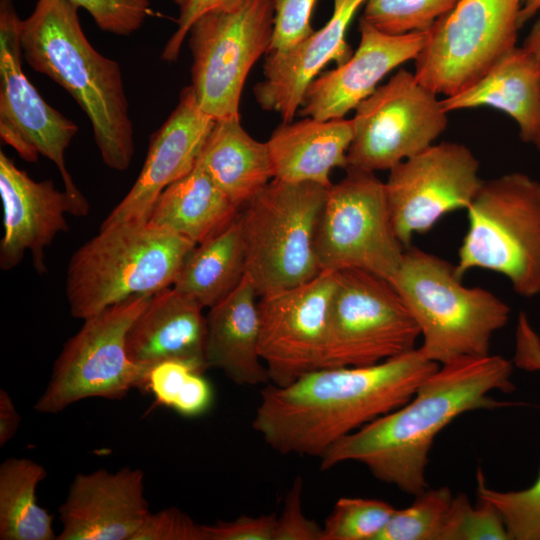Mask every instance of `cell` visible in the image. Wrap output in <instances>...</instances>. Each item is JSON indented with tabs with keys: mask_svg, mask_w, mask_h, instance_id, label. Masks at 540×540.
I'll list each match as a JSON object with an SVG mask.
<instances>
[{
	"mask_svg": "<svg viewBox=\"0 0 540 540\" xmlns=\"http://www.w3.org/2000/svg\"><path fill=\"white\" fill-rule=\"evenodd\" d=\"M439 365L418 348L375 365L318 368L261 391L253 429L273 450L321 457L341 438L399 408Z\"/></svg>",
	"mask_w": 540,
	"mask_h": 540,
	"instance_id": "6da1fadb",
	"label": "cell"
},
{
	"mask_svg": "<svg viewBox=\"0 0 540 540\" xmlns=\"http://www.w3.org/2000/svg\"><path fill=\"white\" fill-rule=\"evenodd\" d=\"M513 368V361L491 354L439 365L407 403L330 446L320 457L321 469L359 462L384 483L413 496L422 493L436 436L468 411L511 406L490 393L514 390Z\"/></svg>",
	"mask_w": 540,
	"mask_h": 540,
	"instance_id": "7a4b0ae2",
	"label": "cell"
},
{
	"mask_svg": "<svg viewBox=\"0 0 540 540\" xmlns=\"http://www.w3.org/2000/svg\"><path fill=\"white\" fill-rule=\"evenodd\" d=\"M78 9L68 0H38L20 22L23 55L79 104L104 164L124 171L134 156V132L120 67L90 44Z\"/></svg>",
	"mask_w": 540,
	"mask_h": 540,
	"instance_id": "3957f363",
	"label": "cell"
},
{
	"mask_svg": "<svg viewBox=\"0 0 540 540\" xmlns=\"http://www.w3.org/2000/svg\"><path fill=\"white\" fill-rule=\"evenodd\" d=\"M195 245L148 222L100 227L68 262L65 294L71 316L84 320L172 287Z\"/></svg>",
	"mask_w": 540,
	"mask_h": 540,
	"instance_id": "277c9868",
	"label": "cell"
},
{
	"mask_svg": "<svg viewBox=\"0 0 540 540\" xmlns=\"http://www.w3.org/2000/svg\"><path fill=\"white\" fill-rule=\"evenodd\" d=\"M389 281L419 327L418 350L438 365L489 355L492 336L510 317L509 306L494 293L464 285L455 265L416 247L405 249Z\"/></svg>",
	"mask_w": 540,
	"mask_h": 540,
	"instance_id": "5b68a950",
	"label": "cell"
},
{
	"mask_svg": "<svg viewBox=\"0 0 540 540\" xmlns=\"http://www.w3.org/2000/svg\"><path fill=\"white\" fill-rule=\"evenodd\" d=\"M328 188L272 179L239 211L245 275L259 297L304 284L321 272L315 237Z\"/></svg>",
	"mask_w": 540,
	"mask_h": 540,
	"instance_id": "8992f818",
	"label": "cell"
},
{
	"mask_svg": "<svg viewBox=\"0 0 540 540\" xmlns=\"http://www.w3.org/2000/svg\"><path fill=\"white\" fill-rule=\"evenodd\" d=\"M456 273L503 275L519 296L540 294V181L510 172L483 183L467 208Z\"/></svg>",
	"mask_w": 540,
	"mask_h": 540,
	"instance_id": "52a82bcc",
	"label": "cell"
},
{
	"mask_svg": "<svg viewBox=\"0 0 540 540\" xmlns=\"http://www.w3.org/2000/svg\"><path fill=\"white\" fill-rule=\"evenodd\" d=\"M152 295L132 297L86 319L64 344L34 410L55 414L91 397L120 400L144 388L146 373L129 358L128 330Z\"/></svg>",
	"mask_w": 540,
	"mask_h": 540,
	"instance_id": "ba28073f",
	"label": "cell"
},
{
	"mask_svg": "<svg viewBox=\"0 0 540 540\" xmlns=\"http://www.w3.org/2000/svg\"><path fill=\"white\" fill-rule=\"evenodd\" d=\"M419 327L392 283L337 272L320 368L375 365L416 349Z\"/></svg>",
	"mask_w": 540,
	"mask_h": 540,
	"instance_id": "9c48e42d",
	"label": "cell"
},
{
	"mask_svg": "<svg viewBox=\"0 0 540 540\" xmlns=\"http://www.w3.org/2000/svg\"><path fill=\"white\" fill-rule=\"evenodd\" d=\"M328 188L315 237L321 271H366L390 280L405 247L398 239L384 182L375 172L347 167Z\"/></svg>",
	"mask_w": 540,
	"mask_h": 540,
	"instance_id": "30bf717a",
	"label": "cell"
},
{
	"mask_svg": "<svg viewBox=\"0 0 540 540\" xmlns=\"http://www.w3.org/2000/svg\"><path fill=\"white\" fill-rule=\"evenodd\" d=\"M274 0H243L232 10H213L189 31L192 88L200 109L214 120L237 118L247 76L267 53Z\"/></svg>",
	"mask_w": 540,
	"mask_h": 540,
	"instance_id": "8fae6325",
	"label": "cell"
},
{
	"mask_svg": "<svg viewBox=\"0 0 540 540\" xmlns=\"http://www.w3.org/2000/svg\"><path fill=\"white\" fill-rule=\"evenodd\" d=\"M523 0H457L429 29L415 61L417 80L437 95L472 85L516 46Z\"/></svg>",
	"mask_w": 540,
	"mask_h": 540,
	"instance_id": "7c38bea8",
	"label": "cell"
},
{
	"mask_svg": "<svg viewBox=\"0 0 540 540\" xmlns=\"http://www.w3.org/2000/svg\"><path fill=\"white\" fill-rule=\"evenodd\" d=\"M437 96L414 73L398 70L355 108L347 167L390 170L434 144L448 126Z\"/></svg>",
	"mask_w": 540,
	"mask_h": 540,
	"instance_id": "4fadbf2b",
	"label": "cell"
},
{
	"mask_svg": "<svg viewBox=\"0 0 540 540\" xmlns=\"http://www.w3.org/2000/svg\"><path fill=\"white\" fill-rule=\"evenodd\" d=\"M20 22L12 0L0 1V137L27 162L39 155L59 170L72 215L85 216L90 205L72 180L65 151L77 125L51 107L22 70Z\"/></svg>",
	"mask_w": 540,
	"mask_h": 540,
	"instance_id": "5bb4252c",
	"label": "cell"
},
{
	"mask_svg": "<svg viewBox=\"0 0 540 540\" xmlns=\"http://www.w3.org/2000/svg\"><path fill=\"white\" fill-rule=\"evenodd\" d=\"M464 144L441 142L401 161L384 182L395 233L405 248L446 214L470 206L483 180Z\"/></svg>",
	"mask_w": 540,
	"mask_h": 540,
	"instance_id": "9a60e30c",
	"label": "cell"
},
{
	"mask_svg": "<svg viewBox=\"0 0 540 540\" xmlns=\"http://www.w3.org/2000/svg\"><path fill=\"white\" fill-rule=\"evenodd\" d=\"M337 272L260 297L259 352L270 383L286 386L320 368Z\"/></svg>",
	"mask_w": 540,
	"mask_h": 540,
	"instance_id": "2e32d148",
	"label": "cell"
},
{
	"mask_svg": "<svg viewBox=\"0 0 540 540\" xmlns=\"http://www.w3.org/2000/svg\"><path fill=\"white\" fill-rule=\"evenodd\" d=\"M215 121L200 109L192 86L183 88L176 108L151 135L134 185L100 227L147 222L165 188L193 170Z\"/></svg>",
	"mask_w": 540,
	"mask_h": 540,
	"instance_id": "e0dca14e",
	"label": "cell"
},
{
	"mask_svg": "<svg viewBox=\"0 0 540 540\" xmlns=\"http://www.w3.org/2000/svg\"><path fill=\"white\" fill-rule=\"evenodd\" d=\"M357 50L333 70L316 77L307 87L300 114L319 120L344 118L377 88L393 69L415 60L429 30L403 35L385 34L360 18Z\"/></svg>",
	"mask_w": 540,
	"mask_h": 540,
	"instance_id": "ac0fdd59",
	"label": "cell"
},
{
	"mask_svg": "<svg viewBox=\"0 0 540 540\" xmlns=\"http://www.w3.org/2000/svg\"><path fill=\"white\" fill-rule=\"evenodd\" d=\"M149 514L142 470L79 473L59 507L57 539L132 540Z\"/></svg>",
	"mask_w": 540,
	"mask_h": 540,
	"instance_id": "d6986e66",
	"label": "cell"
},
{
	"mask_svg": "<svg viewBox=\"0 0 540 540\" xmlns=\"http://www.w3.org/2000/svg\"><path fill=\"white\" fill-rule=\"evenodd\" d=\"M0 195L4 214L0 268L5 271L15 268L29 250L35 271L46 272L45 249L58 234L68 230L65 214L72 215L68 195L51 180H33L3 151L0 152Z\"/></svg>",
	"mask_w": 540,
	"mask_h": 540,
	"instance_id": "ffe728a7",
	"label": "cell"
},
{
	"mask_svg": "<svg viewBox=\"0 0 540 540\" xmlns=\"http://www.w3.org/2000/svg\"><path fill=\"white\" fill-rule=\"evenodd\" d=\"M366 0H334L329 21L293 48L270 52L263 66L264 79L254 88L262 109L291 122L307 87L331 60L345 62L351 55L345 35L358 8Z\"/></svg>",
	"mask_w": 540,
	"mask_h": 540,
	"instance_id": "44dd1931",
	"label": "cell"
},
{
	"mask_svg": "<svg viewBox=\"0 0 540 540\" xmlns=\"http://www.w3.org/2000/svg\"><path fill=\"white\" fill-rule=\"evenodd\" d=\"M207 322L203 308L173 286L151 296L130 326L126 349L147 375L155 365L183 361L204 373Z\"/></svg>",
	"mask_w": 540,
	"mask_h": 540,
	"instance_id": "7402d4cb",
	"label": "cell"
},
{
	"mask_svg": "<svg viewBox=\"0 0 540 540\" xmlns=\"http://www.w3.org/2000/svg\"><path fill=\"white\" fill-rule=\"evenodd\" d=\"M259 297L245 275L239 285L206 315L205 358L238 385L270 382L259 352Z\"/></svg>",
	"mask_w": 540,
	"mask_h": 540,
	"instance_id": "603a6c76",
	"label": "cell"
},
{
	"mask_svg": "<svg viewBox=\"0 0 540 540\" xmlns=\"http://www.w3.org/2000/svg\"><path fill=\"white\" fill-rule=\"evenodd\" d=\"M441 104L447 113L481 106L503 111L516 122L521 140L535 145L540 136V63L516 45L472 85Z\"/></svg>",
	"mask_w": 540,
	"mask_h": 540,
	"instance_id": "cb8c5ba5",
	"label": "cell"
},
{
	"mask_svg": "<svg viewBox=\"0 0 540 540\" xmlns=\"http://www.w3.org/2000/svg\"><path fill=\"white\" fill-rule=\"evenodd\" d=\"M352 139L351 119L306 117L297 122H283L266 142L273 179L330 187L331 171L348 166L347 153Z\"/></svg>",
	"mask_w": 540,
	"mask_h": 540,
	"instance_id": "d4e9b609",
	"label": "cell"
},
{
	"mask_svg": "<svg viewBox=\"0 0 540 540\" xmlns=\"http://www.w3.org/2000/svg\"><path fill=\"white\" fill-rule=\"evenodd\" d=\"M198 163L239 210L274 178L267 143L251 137L240 117L215 121Z\"/></svg>",
	"mask_w": 540,
	"mask_h": 540,
	"instance_id": "484cf974",
	"label": "cell"
},
{
	"mask_svg": "<svg viewBox=\"0 0 540 540\" xmlns=\"http://www.w3.org/2000/svg\"><path fill=\"white\" fill-rule=\"evenodd\" d=\"M239 211L197 161L160 194L147 222L197 245L227 227Z\"/></svg>",
	"mask_w": 540,
	"mask_h": 540,
	"instance_id": "4316f807",
	"label": "cell"
},
{
	"mask_svg": "<svg viewBox=\"0 0 540 540\" xmlns=\"http://www.w3.org/2000/svg\"><path fill=\"white\" fill-rule=\"evenodd\" d=\"M244 276L245 251L237 216L223 230L194 246L173 287L209 309L227 297Z\"/></svg>",
	"mask_w": 540,
	"mask_h": 540,
	"instance_id": "83f0119b",
	"label": "cell"
},
{
	"mask_svg": "<svg viewBox=\"0 0 540 540\" xmlns=\"http://www.w3.org/2000/svg\"><path fill=\"white\" fill-rule=\"evenodd\" d=\"M47 476L39 463L11 457L0 465V539L54 540L53 515L37 502L36 489Z\"/></svg>",
	"mask_w": 540,
	"mask_h": 540,
	"instance_id": "f1b7e54d",
	"label": "cell"
},
{
	"mask_svg": "<svg viewBox=\"0 0 540 540\" xmlns=\"http://www.w3.org/2000/svg\"><path fill=\"white\" fill-rule=\"evenodd\" d=\"M452 499L448 487L427 488L411 505L394 511L377 540H441Z\"/></svg>",
	"mask_w": 540,
	"mask_h": 540,
	"instance_id": "f546056e",
	"label": "cell"
},
{
	"mask_svg": "<svg viewBox=\"0 0 540 540\" xmlns=\"http://www.w3.org/2000/svg\"><path fill=\"white\" fill-rule=\"evenodd\" d=\"M457 0H366L361 19L389 35L428 31Z\"/></svg>",
	"mask_w": 540,
	"mask_h": 540,
	"instance_id": "4dcf8cb0",
	"label": "cell"
},
{
	"mask_svg": "<svg viewBox=\"0 0 540 540\" xmlns=\"http://www.w3.org/2000/svg\"><path fill=\"white\" fill-rule=\"evenodd\" d=\"M395 510L379 499L341 497L322 526V540H377Z\"/></svg>",
	"mask_w": 540,
	"mask_h": 540,
	"instance_id": "1f68e13d",
	"label": "cell"
},
{
	"mask_svg": "<svg viewBox=\"0 0 540 540\" xmlns=\"http://www.w3.org/2000/svg\"><path fill=\"white\" fill-rule=\"evenodd\" d=\"M477 496L500 512L510 540H540V470L535 482L522 490L499 491L486 485L479 467Z\"/></svg>",
	"mask_w": 540,
	"mask_h": 540,
	"instance_id": "d6a6232c",
	"label": "cell"
},
{
	"mask_svg": "<svg viewBox=\"0 0 540 540\" xmlns=\"http://www.w3.org/2000/svg\"><path fill=\"white\" fill-rule=\"evenodd\" d=\"M441 540H510L497 508L478 497L472 506L465 494L453 496L447 512Z\"/></svg>",
	"mask_w": 540,
	"mask_h": 540,
	"instance_id": "836d02e7",
	"label": "cell"
},
{
	"mask_svg": "<svg viewBox=\"0 0 540 540\" xmlns=\"http://www.w3.org/2000/svg\"><path fill=\"white\" fill-rule=\"evenodd\" d=\"M85 9L97 26L106 32L129 36L150 14L149 0H68Z\"/></svg>",
	"mask_w": 540,
	"mask_h": 540,
	"instance_id": "e575fe53",
	"label": "cell"
},
{
	"mask_svg": "<svg viewBox=\"0 0 540 540\" xmlns=\"http://www.w3.org/2000/svg\"><path fill=\"white\" fill-rule=\"evenodd\" d=\"M316 0H274V26L270 52L287 51L314 30L311 14Z\"/></svg>",
	"mask_w": 540,
	"mask_h": 540,
	"instance_id": "d590c367",
	"label": "cell"
},
{
	"mask_svg": "<svg viewBox=\"0 0 540 540\" xmlns=\"http://www.w3.org/2000/svg\"><path fill=\"white\" fill-rule=\"evenodd\" d=\"M132 540H206L205 526L171 507L150 512Z\"/></svg>",
	"mask_w": 540,
	"mask_h": 540,
	"instance_id": "8d00e7d4",
	"label": "cell"
},
{
	"mask_svg": "<svg viewBox=\"0 0 540 540\" xmlns=\"http://www.w3.org/2000/svg\"><path fill=\"white\" fill-rule=\"evenodd\" d=\"M303 479L297 477L284 498L277 516L273 540H322L323 529L303 512Z\"/></svg>",
	"mask_w": 540,
	"mask_h": 540,
	"instance_id": "74e56055",
	"label": "cell"
},
{
	"mask_svg": "<svg viewBox=\"0 0 540 540\" xmlns=\"http://www.w3.org/2000/svg\"><path fill=\"white\" fill-rule=\"evenodd\" d=\"M194 372L199 371L186 362L164 361L148 371L143 389L153 394L157 404L173 409Z\"/></svg>",
	"mask_w": 540,
	"mask_h": 540,
	"instance_id": "f35d334b",
	"label": "cell"
},
{
	"mask_svg": "<svg viewBox=\"0 0 540 540\" xmlns=\"http://www.w3.org/2000/svg\"><path fill=\"white\" fill-rule=\"evenodd\" d=\"M179 10L176 20L177 29L167 41L162 59L168 62L176 61L182 44L193 23L202 15L213 10H232L243 0H172Z\"/></svg>",
	"mask_w": 540,
	"mask_h": 540,
	"instance_id": "ab89813d",
	"label": "cell"
},
{
	"mask_svg": "<svg viewBox=\"0 0 540 540\" xmlns=\"http://www.w3.org/2000/svg\"><path fill=\"white\" fill-rule=\"evenodd\" d=\"M277 515H242L232 521L204 525L206 540H273Z\"/></svg>",
	"mask_w": 540,
	"mask_h": 540,
	"instance_id": "60d3db41",
	"label": "cell"
},
{
	"mask_svg": "<svg viewBox=\"0 0 540 540\" xmlns=\"http://www.w3.org/2000/svg\"><path fill=\"white\" fill-rule=\"evenodd\" d=\"M513 364L526 371L540 372V337L524 312L518 316Z\"/></svg>",
	"mask_w": 540,
	"mask_h": 540,
	"instance_id": "b9f144b4",
	"label": "cell"
},
{
	"mask_svg": "<svg viewBox=\"0 0 540 540\" xmlns=\"http://www.w3.org/2000/svg\"><path fill=\"white\" fill-rule=\"evenodd\" d=\"M21 417L8 392L0 389V446L7 444L17 433Z\"/></svg>",
	"mask_w": 540,
	"mask_h": 540,
	"instance_id": "7bdbcfd3",
	"label": "cell"
},
{
	"mask_svg": "<svg viewBox=\"0 0 540 540\" xmlns=\"http://www.w3.org/2000/svg\"><path fill=\"white\" fill-rule=\"evenodd\" d=\"M528 51H530L540 63V15L534 22L528 35L524 39L523 45ZM537 150L540 152V136L535 143Z\"/></svg>",
	"mask_w": 540,
	"mask_h": 540,
	"instance_id": "ee69618b",
	"label": "cell"
},
{
	"mask_svg": "<svg viewBox=\"0 0 540 540\" xmlns=\"http://www.w3.org/2000/svg\"><path fill=\"white\" fill-rule=\"evenodd\" d=\"M538 13H540V0H523L519 16L520 27Z\"/></svg>",
	"mask_w": 540,
	"mask_h": 540,
	"instance_id": "f6af8a7d",
	"label": "cell"
}]
</instances>
